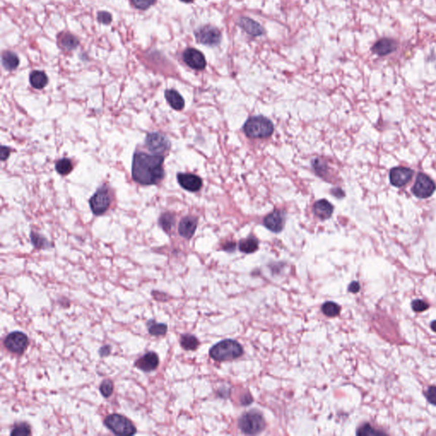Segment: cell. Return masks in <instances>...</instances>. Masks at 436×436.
Masks as SVG:
<instances>
[{
    "label": "cell",
    "mask_w": 436,
    "mask_h": 436,
    "mask_svg": "<svg viewBox=\"0 0 436 436\" xmlns=\"http://www.w3.org/2000/svg\"><path fill=\"white\" fill-rule=\"evenodd\" d=\"M163 156L150 155L142 152H136L132 161V177L142 185L157 184L163 179Z\"/></svg>",
    "instance_id": "cell-1"
},
{
    "label": "cell",
    "mask_w": 436,
    "mask_h": 436,
    "mask_svg": "<svg viewBox=\"0 0 436 436\" xmlns=\"http://www.w3.org/2000/svg\"><path fill=\"white\" fill-rule=\"evenodd\" d=\"M244 350L242 346L234 340H223L217 343L210 350V355L217 362L233 361L242 356Z\"/></svg>",
    "instance_id": "cell-2"
},
{
    "label": "cell",
    "mask_w": 436,
    "mask_h": 436,
    "mask_svg": "<svg viewBox=\"0 0 436 436\" xmlns=\"http://www.w3.org/2000/svg\"><path fill=\"white\" fill-rule=\"evenodd\" d=\"M273 124L264 116H254L246 121L244 131L250 138H267L273 132Z\"/></svg>",
    "instance_id": "cell-3"
},
{
    "label": "cell",
    "mask_w": 436,
    "mask_h": 436,
    "mask_svg": "<svg viewBox=\"0 0 436 436\" xmlns=\"http://www.w3.org/2000/svg\"><path fill=\"white\" fill-rule=\"evenodd\" d=\"M104 425L117 435H133L137 433V428L132 422L118 413L108 415L105 418Z\"/></svg>",
    "instance_id": "cell-4"
},
{
    "label": "cell",
    "mask_w": 436,
    "mask_h": 436,
    "mask_svg": "<svg viewBox=\"0 0 436 436\" xmlns=\"http://www.w3.org/2000/svg\"><path fill=\"white\" fill-rule=\"evenodd\" d=\"M239 428L246 434H257L266 427L264 418L257 411L246 412L239 419Z\"/></svg>",
    "instance_id": "cell-5"
},
{
    "label": "cell",
    "mask_w": 436,
    "mask_h": 436,
    "mask_svg": "<svg viewBox=\"0 0 436 436\" xmlns=\"http://www.w3.org/2000/svg\"><path fill=\"white\" fill-rule=\"evenodd\" d=\"M89 203L94 215L101 216L104 214L109 208L111 204V197L108 188L106 186L100 187L90 199Z\"/></svg>",
    "instance_id": "cell-6"
},
{
    "label": "cell",
    "mask_w": 436,
    "mask_h": 436,
    "mask_svg": "<svg viewBox=\"0 0 436 436\" xmlns=\"http://www.w3.org/2000/svg\"><path fill=\"white\" fill-rule=\"evenodd\" d=\"M4 344L11 353L22 354L29 345V339L23 332L16 331L6 336Z\"/></svg>",
    "instance_id": "cell-7"
},
{
    "label": "cell",
    "mask_w": 436,
    "mask_h": 436,
    "mask_svg": "<svg viewBox=\"0 0 436 436\" xmlns=\"http://www.w3.org/2000/svg\"><path fill=\"white\" fill-rule=\"evenodd\" d=\"M199 43L208 46H217L221 43L222 34L217 27L206 25L194 32Z\"/></svg>",
    "instance_id": "cell-8"
},
{
    "label": "cell",
    "mask_w": 436,
    "mask_h": 436,
    "mask_svg": "<svg viewBox=\"0 0 436 436\" xmlns=\"http://www.w3.org/2000/svg\"><path fill=\"white\" fill-rule=\"evenodd\" d=\"M435 189V183L433 180L427 175L419 173L413 184L412 191L417 198L427 199L434 193Z\"/></svg>",
    "instance_id": "cell-9"
},
{
    "label": "cell",
    "mask_w": 436,
    "mask_h": 436,
    "mask_svg": "<svg viewBox=\"0 0 436 436\" xmlns=\"http://www.w3.org/2000/svg\"><path fill=\"white\" fill-rule=\"evenodd\" d=\"M146 145L147 148L153 153H163L170 148V142L161 133L153 132L147 135L146 138Z\"/></svg>",
    "instance_id": "cell-10"
},
{
    "label": "cell",
    "mask_w": 436,
    "mask_h": 436,
    "mask_svg": "<svg viewBox=\"0 0 436 436\" xmlns=\"http://www.w3.org/2000/svg\"><path fill=\"white\" fill-rule=\"evenodd\" d=\"M413 171L407 167H395L390 171L389 180L391 184L396 187H404L412 180Z\"/></svg>",
    "instance_id": "cell-11"
},
{
    "label": "cell",
    "mask_w": 436,
    "mask_h": 436,
    "mask_svg": "<svg viewBox=\"0 0 436 436\" xmlns=\"http://www.w3.org/2000/svg\"><path fill=\"white\" fill-rule=\"evenodd\" d=\"M182 58L188 67L195 70H203L206 66L203 53L193 48H188L183 52Z\"/></svg>",
    "instance_id": "cell-12"
},
{
    "label": "cell",
    "mask_w": 436,
    "mask_h": 436,
    "mask_svg": "<svg viewBox=\"0 0 436 436\" xmlns=\"http://www.w3.org/2000/svg\"><path fill=\"white\" fill-rule=\"evenodd\" d=\"M158 365H160L158 355L153 351L145 353L144 355L140 357L135 362V367L144 372H153L158 368Z\"/></svg>",
    "instance_id": "cell-13"
},
{
    "label": "cell",
    "mask_w": 436,
    "mask_h": 436,
    "mask_svg": "<svg viewBox=\"0 0 436 436\" xmlns=\"http://www.w3.org/2000/svg\"><path fill=\"white\" fill-rule=\"evenodd\" d=\"M286 223V215L282 211L276 210L264 218V226L273 233H280Z\"/></svg>",
    "instance_id": "cell-14"
},
{
    "label": "cell",
    "mask_w": 436,
    "mask_h": 436,
    "mask_svg": "<svg viewBox=\"0 0 436 436\" xmlns=\"http://www.w3.org/2000/svg\"><path fill=\"white\" fill-rule=\"evenodd\" d=\"M177 181L182 188L190 192H197L202 187V180L196 175L179 173L177 175Z\"/></svg>",
    "instance_id": "cell-15"
},
{
    "label": "cell",
    "mask_w": 436,
    "mask_h": 436,
    "mask_svg": "<svg viewBox=\"0 0 436 436\" xmlns=\"http://www.w3.org/2000/svg\"><path fill=\"white\" fill-rule=\"evenodd\" d=\"M397 47L398 44L396 41L393 38L383 37L372 46V51L373 53L377 54L379 56H385L394 52L397 50Z\"/></svg>",
    "instance_id": "cell-16"
},
{
    "label": "cell",
    "mask_w": 436,
    "mask_h": 436,
    "mask_svg": "<svg viewBox=\"0 0 436 436\" xmlns=\"http://www.w3.org/2000/svg\"><path fill=\"white\" fill-rule=\"evenodd\" d=\"M239 26L247 32L248 34L253 37H259L264 34L265 30L260 23L249 17H241L238 20Z\"/></svg>",
    "instance_id": "cell-17"
},
{
    "label": "cell",
    "mask_w": 436,
    "mask_h": 436,
    "mask_svg": "<svg viewBox=\"0 0 436 436\" xmlns=\"http://www.w3.org/2000/svg\"><path fill=\"white\" fill-rule=\"evenodd\" d=\"M197 228V219L193 217H186L180 222L178 232L185 239L193 237Z\"/></svg>",
    "instance_id": "cell-18"
},
{
    "label": "cell",
    "mask_w": 436,
    "mask_h": 436,
    "mask_svg": "<svg viewBox=\"0 0 436 436\" xmlns=\"http://www.w3.org/2000/svg\"><path fill=\"white\" fill-rule=\"evenodd\" d=\"M333 210V206L327 200L317 201L313 206V212L317 217L322 220L328 219L332 217Z\"/></svg>",
    "instance_id": "cell-19"
},
{
    "label": "cell",
    "mask_w": 436,
    "mask_h": 436,
    "mask_svg": "<svg viewBox=\"0 0 436 436\" xmlns=\"http://www.w3.org/2000/svg\"><path fill=\"white\" fill-rule=\"evenodd\" d=\"M58 45L64 51H73L80 46L78 37L70 32H63L58 36Z\"/></svg>",
    "instance_id": "cell-20"
},
{
    "label": "cell",
    "mask_w": 436,
    "mask_h": 436,
    "mask_svg": "<svg viewBox=\"0 0 436 436\" xmlns=\"http://www.w3.org/2000/svg\"><path fill=\"white\" fill-rule=\"evenodd\" d=\"M166 100L168 102L170 106L174 108L175 110H182L185 106L184 99L182 98V96L180 95L179 92H177L175 90H167L165 93Z\"/></svg>",
    "instance_id": "cell-21"
},
{
    "label": "cell",
    "mask_w": 436,
    "mask_h": 436,
    "mask_svg": "<svg viewBox=\"0 0 436 436\" xmlns=\"http://www.w3.org/2000/svg\"><path fill=\"white\" fill-rule=\"evenodd\" d=\"M30 84L33 88L41 90L48 84V77L43 71H32L29 77Z\"/></svg>",
    "instance_id": "cell-22"
},
{
    "label": "cell",
    "mask_w": 436,
    "mask_h": 436,
    "mask_svg": "<svg viewBox=\"0 0 436 436\" xmlns=\"http://www.w3.org/2000/svg\"><path fill=\"white\" fill-rule=\"evenodd\" d=\"M20 60L16 53L12 51H5L2 55V64L6 70L12 71L17 68Z\"/></svg>",
    "instance_id": "cell-23"
},
{
    "label": "cell",
    "mask_w": 436,
    "mask_h": 436,
    "mask_svg": "<svg viewBox=\"0 0 436 436\" xmlns=\"http://www.w3.org/2000/svg\"><path fill=\"white\" fill-rule=\"evenodd\" d=\"M147 332L153 337H161L166 334L168 331L167 326L164 323H157L153 320H149L147 322Z\"/></svg>",
    "instance_id": "cell-24"
},
{
    "label": "cell",
    "mask_w": 436,
    "mask_h": 436,
    "mask_svg": "<svg viewBox=\"0 0 436 436\" xmlns=\"http://www.w3.org/2000/svg\"><path fill=\"white\" fill-rule=\"evenodd\" d=\"M180 344L185 350H195L200 345V342L193 335L186 334L181 337Z\"/></svg>",
    "instance_id": "cell-25"
},
{
    "label": "cell",
    "mask_w": 436,
    "mask_h": 436,
    "mask_svg": "<svg viewBox=\"0 0 436 436\" xmlns=\"http://www.w3.org/2000/svg\"><path fill=\"white\" fill-rule=\"evenodd\" d=\"M239 248L241 250V252L244 253H253L258 249V241L257 239L251 237V238L246 239L240 242Z\"/></svg>",
    "instance_id": "cell-26"
},
{
    "label": "cell",
    "mask_w": 436,
    "mask_h": 436,
    "mask_svg": "<svg viewBox=\"0 0 436 436\" xmlns=\"http://www.w3.org/2000/svg\"><path fill=\"white\" fill-rule=\"evenodd\" d=\"M73 166L69 158H62L56 163V172L62 176H66L72 172Z\"/></svg>",
    "instance_id": "cell-27"
},
{
    "label": "cell",
    "mask_w": 436,
    "mask_h": 436,
    "mask_svg": "<svg viewBox=\"0 0 436 436\" xmlns=\"http://www.w3.org/2000/svg\"><path fill=\"white\" fill-rule=\"evenodd\" d=\"M32 434L31 427L27 423H16L11 432V436H27Z\"/></svg>",
    "instance_id": "cell-28"
},
{
    "label": "cell",
    "mask_w": 436,
    "mask_h": 436,
    "mask_svg": "<svg viewBox=\"0 0 436 436\" xmlns=\"http://www.w3.org/2000/svg\"><path fill=\"white\" fill-rule=\"evenodd\" d=\"M31 241L33 246L37 249H47L52 246L45 237L35 232L31 233Z\"/></svg>",
    "instance_id": "cell-29"
},
{
    "label": "cell",
    "mask_w": 436,
    "mask_h": 436,
    "mask_svg": "<svg viewBox=\"0 0 436 436\" xmlns=\"http://www.w3.org/2000/svg\"><path fill=\"white\" fill-rule=\"evenodd\" d=\"M175 224V217L171 213H165L160 218V225L166 233L171 232Z\"/></svg>",
    "instance_id": "cell-30"
},
{
    "label": "cell",
    "mask_w": 436,
    "mask_h": 436,
    "mask_svg": "<svg viewBox=\"0 0 436 436\" xmlns=\"http://www.w3.org/2000/svg\"><path fill=\"white\" fill-rule=\"evenodd\" d=\"M341 311V308L337 303L333 302H327L322 306V312L325 315L328 317H336L338 315Z\"/></svg>",
    "instance_id": "cell-31"
},
{
    "label": "cell",
    "mask_w": 436,
    "mask_h": 436,
    "mask_svg": "<svg viewBox=\"0 0 436 436\" xmlns=\"http://www.w3.org/2000/svg\"><path fill=\"white\" fill-rule=\"evenodd\" d=\"M113 383L109 379L104 380L100 385V393L104 398H108L113 393Z\"/></svg>",
    "instance_id": "cell-32"
},
{
    "label": "cell",
    "mask_w": 436,
    "mask_h": 436,
    "mask_svg": "<svg viewBox=\"0 0 436 436\" xmlns=\"http://www.w3.org/2000/svg\"><path fill=\"white\" fill-rule=\"evenodd\" d=\"M382 433H383L382 432L375 430L374 428H372L369 423H365L362 427H360L356 432L357 435L362 436L376 435V434H382Z\"/></svg>",
    "instance_id": "cell-33"
},
{
    "label": "cell",
    "mask_w": 436,
    "mask_h": 436,
    "mask_svg": "<svg viewBox=\"0 0 436 436\" xmlns=\"http://www.w3.org/2000/svg\"><path fill=\"white\" fill-rule=\"evenodd\" d=\"M131 2L136 8L145 11L153 6L157 2V0H131Z\"/></svg>",
    "instance_id": "cell-34"
},
{
    "label": "cell",
    "mask_w": 436,
    "mask_h": 436,
    "mask_svg": "<svg viewBox=\"0 0 436 436\" xmlns=\"http://www.w3.org/2000/svg\"><path fill=\"white\" fill-rule=\"evenodd\" d=\"M412 308L415 312L420 313V312L427 310L429 308V305H428V303L424 302L423 300L417 299L414 300L412 302Z\"/></svg>",
    "instance_id": "cell-35"
},
{
    "label": "cell",
    "mask_w": 436,
    "mask_h": 436,
    "mask_svg": "<svg viewBox=\"0 0 436 436\" xmlns=\"http://www.w3.org/2000/svg\"><path fill=\"white\" fill-rule=\"evenodd\" d=\"M313 168L317 174L321 176V175L325 174L327 172V166L324 161L319 160V158H315L313 161Z\"/></svg>",
    "instance_id": "cell-36"
},
{
    "label": "cell",
    "mask_w": 436,
    "mask_h": 436,
    "mask_svg": "<svg viewBox=\"0 0 436 436\" xmlns=\"http://www.w3.org/2000/svg\"><path fill=\"white\" fill-rule=\"evenodd\" d=\"M97 20L102 24L108 25L112 22V16L107 11H99L97 14Z\"/></svg>",
    "instance_id": "cell-37"
},
{
    "label": "cell",
    "mask_w": 436,
    "mask_h": 436,
    "mask_svg": "<svg viewBox=\"0 0 436 436\" xmlns=\"http://www.w3.org/2000/svg\"><path fill=\"white\" fill-rule=\"evenodd\" d=\"M425 396L430 404L436 406V386H430L426 392Z\"/></svg>",
    "instance_id": "cell-38"
},
{
    "label": "cell",
    "mask_w": 436,
    "mask_h": 436,
    "mask_svg": "<svg viewBox=\"0 0 436 436\" xmlns=\"http://www.w3.org/2000/svg\"><path fill=\"white\" fill-rule=\"evenodd\" d=\"M112 351V348L109 345H104L101 347L99 349V354L101 357H107L109 355Z\"/></svg>",
    "instance_id": "cell-39"
},
{
    "label": "cell",
    "mask_w": 436,
    "mask_h": 436,
    "mask_svg": "<svg viewBox=\"0 0 436 436\" xmlns=\"http://www.w3.org/2000/svg\"><path fill=\"white\" fill-rule=\"evenodd\" d=\"M10 153H11V149H10V147H6V146H2V147H1V161H6V160L9 158Z\"/></svg>",
    "instance_id": "cell-40"
},
{
    "label": "cell",
    "mask_w": 436,
    "mask_h": 436,
    "mask_svg": "<svg viewBox=\"0 0 436 436\" xmlns=\"http://www.w3.org/2000/svg\"><path fill=\"white\" fill-rule=\"evenodd\" d=\"M348 292H352V293H357V292H360V290H361V286H360V284L357 282V281H353L352 283L348 286Z\"/></svg>",
    "instance_id": "cell-41"
},
{
    "label": "cell",
    "mask_w": 436,
    "mask_h": 436,
    "mask_svg": "<svg viewBox=\"0 0 436 436\" xmlns=\"http://www.w3.org/2000/svg\"><path fill=\"white\" fill-rule=\"evenodd\" d=\"M252 397L250 396V394L249 395L247 394V395H246V399L241 400V404L244 405V406H246V405L251 404V403H252Z\"/></svg>",
    "instance_id": "cell-42"
},
{
    "label": "cell",
    "mask_w": 436,
    "mask_h": 436,
    "mask_svg": "<svg viewBox=\"0 0 436 436\" xmlns=\"http://www.w3.org/2000/svg\"><path fill=\"white\" fill-rule=\"evenodd\" d=\"M430 327L431 329L433 330V332H436V321H433V322H431Z\"/></svg>",
    "instance_id": "cell-43"
},
{
    "label": "cell",
    "mask_w": 436,
    "mask_h": 436,
    "mask_svg": "<svg viewBox=\"0 0 436 436\" xmlns=\"http://www.w3.org/2000/svg\"><path fill=\"white\" fill-rule=\"evenodd\" d=\"M182 2H184V3H191V2H193V0H181Z\"/></svg>",
    "instance_id": "cell-44"
}]
</instances>
